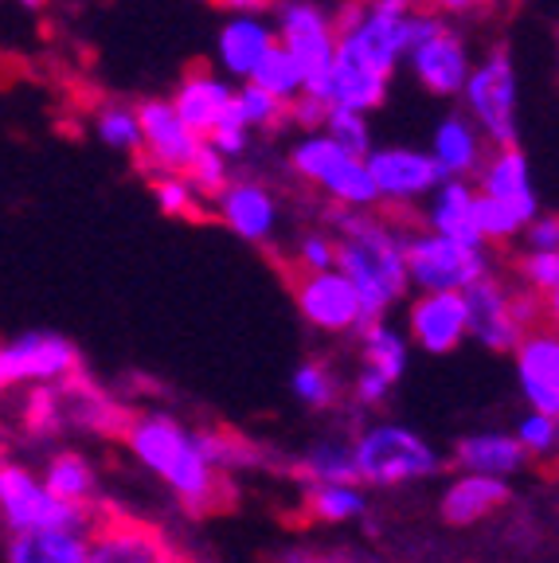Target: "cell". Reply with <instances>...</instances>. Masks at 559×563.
<instances>
[{"instance_id":"6da1fadb","label":"cell","mask_w":559,"mask_h":563,"mask_svg":"<svg viewBox=\"0 0 559 563\" xmlns=\"http://www.w3.org/2000/svg\"><path fill=\"white\" fill-rule=\"evenodd\" d=\"M122 439L130 454L161 485H168V493L193 517H208V512H219L228 505V477L211 470V462L200 450V434L193 427H184L180 419L165 411L130 415L122 427Z\"/></svg>"},{"instance_id":"7a4b0ae2","label":"cell","mask_w":559,"mask_h":563,"mask_svg":"<svg viewBox=\"0 0 559 563\" xmlns=\"http://www.w3.org/2000/svg\"><path fill=\"white\" fill-rule=\"evenodd\" d=\"M332 243H337V266L332 271L352 286L360 301V317L384 321L387 309L412 286L407 266H403V235L376 216L357 211V216H344L341 235Z\"/></svg>"},{"instance_id":"3957f363","label":"cell","mask_w":559,"mask_h":563,"mask_svg":"<svg viewBox=\"0 0 559 563\" xmlns=\"http://www.w3.org/2000/svg\"><path fill=\"white\" fill-rule=\"evenodd\" d=\"M360 489H395L442 470V454L403 422H376L352 442Z\"/></svg>"},{"instance_id":"277c9868","label":"cell","mask_w":559,"mask_h":563,"mask_svg":"<svg viewBox=\"0 0 559 563\" xmlns=\"http://www.w3.org/2000/svg\"><path fill=\"white\" fill-rule=\"evenodd\" d=\"M462 306L465 336H473L490 352H513L540 321V298L536 294H508L493 274L462 290Z\"/></svg>"},{"instance_id":"5b68a950","label":"cell","mask_w":559,"mask_h":563,"mask_svg":"<svg viewBox=\"0 0 559 563\" xmlns=\"http://www.w3.org/2000/svg\"><path fill=\"white\" fill-rule=\"evenodd\" d=\"M403 266H407V282H415L423 294H462L490 274L485 246L450 243L430 231L403 235Z\"/></svg>"},{"instance_id":"8992f818","label":"cell","mask_w":559,"mask_h":563,"mask_svg":"<svg viewBox=\"0 0 559 563\" xmlns=\"http://www.w3.org/2000/svg\"><path fill=\"white\" fill-rule=\"evenodd\" d=\"M87 563H196L165 528L125 512H95L87 525Z\"/></svg>"},{"instance_id":"52a82bcc","label":"cell","mask_w":559,"mask_h":563,"mask_svg":"<svg viewBox=\"0 0 559 563\" xmlns=\"http://www.w3.org/2000/svg\"><path fill=\"white\" fill-rule=\"evenodd\" d=\"M95 509H79L44 489V482L20 462H0V525L17 532H47V528H87Z\"/></svg>"},{"instance_id":"ba28073f","label":"cell","mask_w":559,"mask_h":563,"mask_svg":"<svg viewBox=\"0 0 559 563\" xmlns=\"http://www.w3.org/2000/svg\"><path fill=\"white\" fill-rule=\"evenodd\" d=\"M462 98L473 114V130L481 137H490L497 150H516L520 125H516V70L505 47L490 55L481 67L470 70V79L462 87Z\"/></svg>"},{"instance_id":"9c48e42d","label":"cell","mask_w":559,"mask_h":563,"mask_svg":"<svg viewBox=\"0 0 559 563\" xmlns=\"http://www.w3.org/2000/svg\"><path fill=\"white\" fill-rule=\"evenodd\" d=\"M297 176H306L309 185L325 188L337 203H344L349 211H368L380 200L376 188H372V176L368 165L357 157H349L344 150H337L325 133H309L294 145L289 153Z\"/></svg>"},{"instance_id":"30bf717a","label":"cell","mask_w":559,"mask_h":563,"mask_svg":"<svg viewBox=\"0 0 559 563\" xmlns=\"http://www.w3.org/2000/svg\"><path fill=\"white\" fill-rule=\"evenodd\" d=\"M79 376V349L63 333L32 329L0 344V391L4 387H47Z\"/></svg>"},{"instance_id":"8fae6325","label":"cell","mask_w":559,"mask_h":563,"mask_svg":"<svg viewBox=\"0 0 559 563\" xmlns=\"http://www.w3.org/2000/svg\"><path fill=\"white\" fill-rule=\"evenodd\" d=\"M337 52L387 79L399 67V59H407V52H412V12L368 0L357 24L337 35Z\"/></svg>"},{"instance_id":"7c38bea8","label":"cell","mask_w":559,"mask_h":563,"mask_svg":"<svg viewBox=\"0 0 559 563\" xmlns=\"http://www.w3.org/2000/svg\"><path fill=\"white\" fill-rule=\"evenodd\" d=\"M274 40H278V47H286V55L302 67V75H306L302 95H314V90L321 87L332 55H337L332 20L325 16L317 4H309V0H286L278 9V35H274Z\"/></svg>"},{"instance_id":"4fadbf2b","label":"cell","mask_w":559,"mask_h":563,"mask_svg":"<svg viewBox=\"0 0 559 563\" xmlns=\"http://www.w3.org/2000/svg\"><path fill=\"white\" fill-rule=\"evenodd\" d=\"M294 301L302 309V317L321 333H357L364 325L357 294L337 271L302 274L294 282Z\"/></svg>"},{"instance_id":"5bb4252c","label":"cell","mask_w":559,"mask_h":563,"mask_svg":"<svg viewBox=\"0 0 559 563\" xmlns=\"http://www.w3.org/2000/svg\"><path fill=\"white\" fill-rule=\"evenodd\" d=\"M368 176H372V188H376L380 200H419V196H430L438 185H442V173L435 168L430 153L419 150H403V145H392V150H372L364 157Z\"/></svg>"},{"instance_id":"9a60e30c","label":"cell","mask_w":559,"mask_h":563,"mask_svg":"<svg viewBox=\"0 0 559 563\" xmlns=\"http://www.w3.org/2000/svg\"><path fill=\"white\" fill-rule=\"evenodd\" d=\"M516 387L533 404V411L559 419V336L551 329H533L513 349Z\"/></svg>"},{"instance_id":"2e32d148","label":"cell","mask_w":559,"mask_h":563,"mask_svg":"<svg viewBox=\"0 0 559 563\" xmlns=\"http://www.w3.org/2000/svg\"><path fill=\"white\" fill-rule=\"evenodd\" d=\"M138 130H141V150L149 153V161L161 168V173H176L193 165L196 150H200V137L184 130V122L173 114V106L161 102V98H149L138 110Z\"/></svg>"},{"instance_id":"e0dca14e","label":"cell","mask_w":559,"mask_h":563,"mask_svg":"<svg viewBox=\"0 0 559 563\" xmlns=\"http://www.w3.org/2000/svg\"><path fill=\"white\" fill-rule=\"evenodd\" d=\"M309 98L325 102L329 110H349V114L368 118L372 110H380L387 98V79L376 75V70H368L364 63L349 59V55H332L329 70H325L321 87L314 90Z\"/></svg>"},{"instance_id":"ac0fdd59","label":"cell","mask_w":559,"mask_h":563,"mask_svg":"<svg viewBox=\"0 0 559 563\" xmlns=\"http://www.w3.org/2000/svg\"><path fill=\"white\" fill-rule=\"evenodd\" d=\"M407 59H412L415 79L438 98L462 95L465 79H470V70H473L470 52H465V44L450 27H442V32H435L430 40L415 44L412 52H407Z\"/></svg>"},{"instance_id":"d6986e66","label":"cell","mask_w":559,"mask_h":563,"mask_svg":"<svg viewBox=\"0 0 559 563\" xmlns=\"http://www.w3.org/2000/svg\"><path fill=\"white\" fill-rule=\"evenodd\" d=\"M415 344L430 356H446L465 341V306L462 294H419L407 313Z\"/></svg>"},{"instance_id":"ffe728a7","label":"cell","mask_w":559,"mask_h":563,"mask_svg":"<svg viewBox=\"0 0 559 563\" xmlns=\"http://www.w3.org/2000/svg\"><path fill=\"white\" fill-rule=\"evenodd\" d=\"M216 208L219 220L246 243H271L274 228H278V200L271 196V188L251 185V180H231L216 196Z\"/></svg>"},{"instance_id":"44dd1931","label":"cell","mask_w":559,"mask_h":563,"mask_svg":"<svg viewBox=\"0 0 559 563\" xmlns=\"http://www.w3.org/2000/svg\"><path fill=\"white\" fill-rule=\"evenodd\" d=\"M481 196L508 203L520 216V223H533L540 216V196L533 188V168L520 150H497L490 161H481Z\"/></svg>"},{"instance_id":"7402d4cb","label":"cell","mask_w":559,"mask_h":563,"mask_svg":"<svg viewBox=\"0 0 559 563\" xmlns=\"http://www.w3.org/2000/svg\"><path fill=\"white\" fill-rule=\"evenodd\" d=\"M231 95L235 90L228 87V79H219L211 70H188L168 106H173V114L184 122V130L196 133L200 141H208L211 130L219 125V118H223V110H228Z\"/></svg>"},{"instance_id":"603a6c76","label":"cell","mask_w":559,"mask_h":563,"mask_svg":"<svg viewBox=\"0 0 559 563\" xmlns=\"http://www.w3.org/2000/svg\"><path fill=\"white\" fill-rule=\"evenodd\" d=\"M513 501V489L501 477H481V474H458L446 485L442 501H438V517L450 528H470L493 517L497 509Z\"/></svg>"},{"instance_id":"cb8c5ba5","label":"cell","mask_w":559,"mask_h":563,"mask_svg":"<svg viewBox=\"0 0 559 563\" xmlns=\"http://www.w3.org/2000/svg\"><path fill=\"white\" fill-rule=\"evenodd\" d=\"M454 462L462 466V474H481V477H501L508 482L513 474L528 466L525 450L516 446L513 434L501 431H481V434H465L454 446Z\"/></svg>"},{"instance_id":"d4e9b609","label":"cell","mask_w":559,"mask_h":563,"mask_svg":"<svg viewBox=\"0 0 559 563\" xmlns=\"http://www.w3.org/2000/svg\"><path fill=\"white\" fill-rule=\"evenodd\" d=\"M271 47H274V27L263 16H231L228 24L219 27V40H216L219 67L243 82L254 70V63L263 59Z\"/></svg>"},{"instance_id":"484cf974","label":"cell","mask_w":559,"mask_h":563,"mask_svg":"<svg viewBox=\"0 0 559 563\" xmlns=\"http://www.w3.org/2000/svg\"><path fill=\"white\" fill-rule=\"evenodd\" d=\"M430 161L442 173V180H465L485 161V137L465 118H446L438 122L435 141H430Z\"/></svg>"},{"instance_id":"4316f807","label":"cell","mask_w":559,"mask_h":563,"mask_svg":"<svg viewBox=\"0 0 559 563\" xmlns=\"http://www.w3.org/2000/svg\"><path fill=\"white\" fill-rule=\"evenodd\" d=\"M427 223L430 235H442L462 246H485L478 239V228H473V188L465 180H442L430 192Z\"/></svg>"},{"instance_id":"83f0119b","label":"cell","mask_w":559,"mask_h":563,"mask_svg":"<svg viewBox=\"0 0 559 563\" xmlns=\"http://www.w3.org/2000/svg\"><path fill=\"white\" fill-rule=\"evenodd\" d=\"M4 563H87V528L17 532L4 544Z\"/></svg>"},{"instance_id":"f1b7e54d","label":"cell","mask_w":559,"mask_h":563,"mask_svg":"<svg viewBox=\"0 0 559 563\" xmlns=\"http://www.w3.org/2000/svg\"><path fill=\"white\" fill-rule=\"evenodd\" d=\"M40 482L59 501L79 505V509H98V470L90 466V457H83L79 450H59V454L47 457Z\"/></svg>"},{"instance_id":"f546056e","label":"cell","mask_w":559,"mask_h":563,"mask_svg":"<svg viewBox=\"0 0 559 563\" xmlns=\"http://www.w3.org/2000/svg\"><path fill=\"white\" fill-rule=\"evenodd\" d=\"M360 336V356H364V368L380 372L387 384H399L403 372H407V361H412V349L403 341L399 329H392L387 321H364L357 329Z\"/></svg>"},{"instance_id":"4dcf8cb0","label":"cell","mask_w":559,"mask_h":563,"mask_svg":"<svg viewBox=\"0 0 559 563\" xmlns=\"http://www.w3.org/2000/svg\"><path fill=\"white\" fill-rule=\"evenodd\" d=\"M294 470L306 485H357V457L344 439H317Z\"/></svg>"},{"instance_id":"1f68e13d","label":"cell","mask_w":559,"mask_h":563,"mask_svg":"<svg viewBox=\"0 0 559 563\" xmlns=\"http://www.w3.org/2000/svg\"><path fill=\"white\" fill-rule=\"evenodd\" d=\"M306 509L325 525H349L368 512V493L360 485H306Z\"/></svg>"},{"instance_id":"d6a6232c","label":"cell","mask_w":559,"mask_h":563,"mask_svg":"<svg viewBox=\"0 0 559 563\" xmlns=\"http://www.w3.org/2000/svg\"><path fill=\"white\" fill-rule=\"evenodd\" d=\"M246 82H251V87H259V90H266V95L278 98V102L286 106V102H294V98L302 95V87H306V75H302V67H297V63L286 55V47H278V40H274L271 52L254 63V70L246 75Z\"/></svg>"},{"instance_id":"836d02e7","label":"cell","mask_w":559,"mask_h":563,"mask_svg":"<svg viewBox=\"0 0 559 563\" xmlns=\"http://www.w3.org/2000/svg\"><path fill=\"white\" fill-rule=\"evenodd\" d=\"M473 228H478L481 243H508V239H516L525 231V223H520V216L508 203L473 192Z\"/></svg>"},{"instance_id":"e575fe53","label":"cell","mask_w":559,"mask_h":563,"mask_svg":"<svg viewBox=\"0 0 559 563\" xmlns=\"http://www.w3.org/2000/svg\"><path fill=\"white\" fill-rule=\"evenodd\" d=\"M95 133L102 145L118 153H141V130H138V114H133V106H102L95 118Z\"/></svg>"},{"instance_id":"d590c367","label":"cell","mask_w":559,"mask_h":563,"mask_svg":"<svg viewBox=\"0 0 559 563\" xmlns=\"http://www.w3.org/2000/svg\"><path fill=\"white\" fill-rule=\"evenodd\" d=\"M321 133L337 145V150H344L357 161H364L368 153H372V130H368V118L349 114V110H329V114H325Z\"/></svg>"},{"instance_id":"8d00e7d4","label":"cell","mask_w":559,"mask_h":563,"mask_svg":"<svg viewBox=\"0 0 559 563\" xmlns=\"http://www.w3.org/2000/svg\"><path fill=\"white\" fill-rule=\"evenodd\" d=\"M516 446L525 450V457H544L551 462L556 457V446H559V419L551 415H540V411H528L525 419L516 422Z\"/></svg>"},{"instance_id":"74e56055","label":"cell","mask_w":559,"mask_h":563,"mask_svg":"<svg viewBox=\"0 0 559 563\" xmlns=\"http://www.w3.org/2000/svg\"><path fill=\"white\" fill-rule=\"evenodd\" d=\"M153 200L173 220H200V196L188 188V180L176 173L153 176Z\"/></svg>"},{"instance_id":"f35d334b","label":"cell","mask_w":559,"mask_h":563,"mask_svg":"<svg viewBox=\"0 0 559 563\" xmlns=\"http://www.w3.org/2000/svg\"><path fill=\"white\" fill-rule=\"evenodd\" d=\"M184 180H188V188H193L196 196L208 192V196H219L223 188L231 185V176H228V161L219 157L216 150H211L208 141H200V150H196L193 165L184 168Z\"/></svg>"},{"instance_id":"ab89813d","label":"cell","mask_w":559,"mask_h":563,"mask_svg":"<svg viewBox=\"0 0 559 563\" xmlns=\"http://www.w3.org/2000/svg\"><path fill=\"white\" fill-rule=\"evenodd\" d=\"M289 387H294V396L306 407H332V399H337V379H332V372L321 361L302 364L294 372V379H289Z\"/></svg>"},{"instance_id":"60d3db41","label":"cell","mask_w":559,"mask_h":563,"mask_svg":"<svg viewBox=\"0 0 559 563\" xmlns=\"http://www.w3.org/2000/svg\"><path fill=\"white\" fill-rule=\"evenodd\" d=\"M235 106H239V114H243L246 130H266V125H278L282 118H286V106L266 95V90L251 87V82H243V87L235 90Z\"/></svg>"},{"instance_id":"b9f144b4","label":"cell","mask_w":559,"mask_h":563,"mask_svg":"<svg viewBox=\"0 0 559 563\" xmlns=\"http://www.w3.org/2000/svg\"><path fill=\"white\" fill-rule=\"evenodd\" d=\"M520 278L533 294H548V306H556L559 290V251H528L520 258Z\"/></svg>"},{"instance_id":"7bdbcfd3","label":"cell","mask_w":559,"mask_h":563,"mask_svg":"<svg viewBox=\"0 0 559 563\" xmlns=\"http://www.w3.org/2000/svg\"><path fill=\"white\" fill-rule=\"evenodd\" d=\"M297 266H302V274L332 271L337 266V243H332V235H325V231L302 235V243H297Z\"/></svg>"},{"instance_id":"ee69618b","label":"cell","mask_w":559,"mask_h":563,"mask_svg":"<svg viewBox=\"0 0 559 563\" xmlns=\"http://www.w3.org/2000/svg\"><path fill=\"white\" fill-rule=\"evenodd\" d=\"M325 114H329V106L317 102V98H309V95H297L294 102H286V118L294 125H302V130H309V133H321Z\"/></svg>"},{"instance_id":"f6af8a7d","label":"cell","mask_w":559,"mask_h":563,"mask_svg":"<svg viewBox=\"0 0 559 563\" xmlns=\"http://www.w3.org/2000/svg\"><path fill=\"white\" fill-rule=\"evenodd\" d=\"M352 396H357L360 407H380L387 396H392V384H387L380 372L372 368H360L357 372V384H352Z\"/></svg>"},{"instance_id":"bcb514c9","label":"cell","mask_w":559,"mask_h":563,"mask_svg":"<svg viewBox=\"0 0 559 563\" xmlns=\"http://www.w3.org/2000/svg\"><path fill=\"white\" fill-rule=\"evenodd\" d=\"M528 251H559V220L556 216H536L533 223H525Z\"/></svg>"},{"instance_id":"7dc6e473","label":"cell","mask_w":559,"mask_h":563,"mask_svg":"<svg viewBox=\"0 0 559 563\" xmlns=\"http://www.w3.org/2000/svg\"><path fill=\"white\" fill-rule=\"evenodd\" d=\"M246 141H251V133H246V130H216L208 137V145L223 161H231V157H243V153H246Z\"/></svg>"},{"instance_id":"c3c4849f","label":"cell","mask_w":559,"mask_h":563,"mask_svg":"<svg viewBox=\"0 0 559 563\" xmlns=\"http://www.w3.org/2000/svg\"><path fill=\"white\" fill-rule=\"evenodd\" d=\"M478 4H485V0H435V9H442V12H470V9H478Z\"/></svg>"},{"instance_id":"681fc988","label":"cell","mask_w":559,"mask_h":563,"mask_svg":"<svg viewBox=\"0 0 559 563\" xmlns=\"http://www.w3.org/2000/svg\"><path fill=\"white\" fill-rule=\"evenodd\" d=\"M231 9H235V16H254V9H263L266 0H228Z\"/></svg>"},{"instance_id":"f907efd6","label":"cell","mask_w":559,"mask_h":563,"mask_svg":"<svg viewBox=\"0 0 559 563\" xmlns=\"http://www.w3.org/2000/svg\"><path fill=\"white\" fill-rule=\"evenodd\" d=\"M278 563H332V560H325V555H314V552H289V555H282Z\"/></svg>"},{"instance_id":"816d5d0a","label":"cell","mask_w":559,"mask_h":563,"mask_svg":"<svg viewBox=\"0 0 559 563\" xmlns=\"http://www.w3.org/2000/svg\"><path fill=\"white\" fill-rule=\"evenodd\" d=\"M380 4H392V9H399V12H415L423 0H380Z\"/></svg>"},{"instance_id":"f5cc1de1","label":"cell","mask_w":559,"mask_h":563,"mask_svg":"<svg viewBox=\"0 0 559 563\" xmlns=\"http://www.w3.org/2000/svg\"><path fill=\"white\" fill-rule=\"evenodd\" d=\"M332 563H380L376 555H352V552H344L341 560H332Z\"/></svg>"},{"instance_id":"db71d44e","label":"cell","mask_w":559,"mask_h":563,"mask_svg":"<svg viewBox=\"0 0 559 563\" xmlns=\"http://www.w3.org/2000/svg\"><path fill=\"white\" fill-rule=\"evenodd\" d=\"M20 4H28V9H44L47 0H20Z\"/></svg>"}]
</instances>
